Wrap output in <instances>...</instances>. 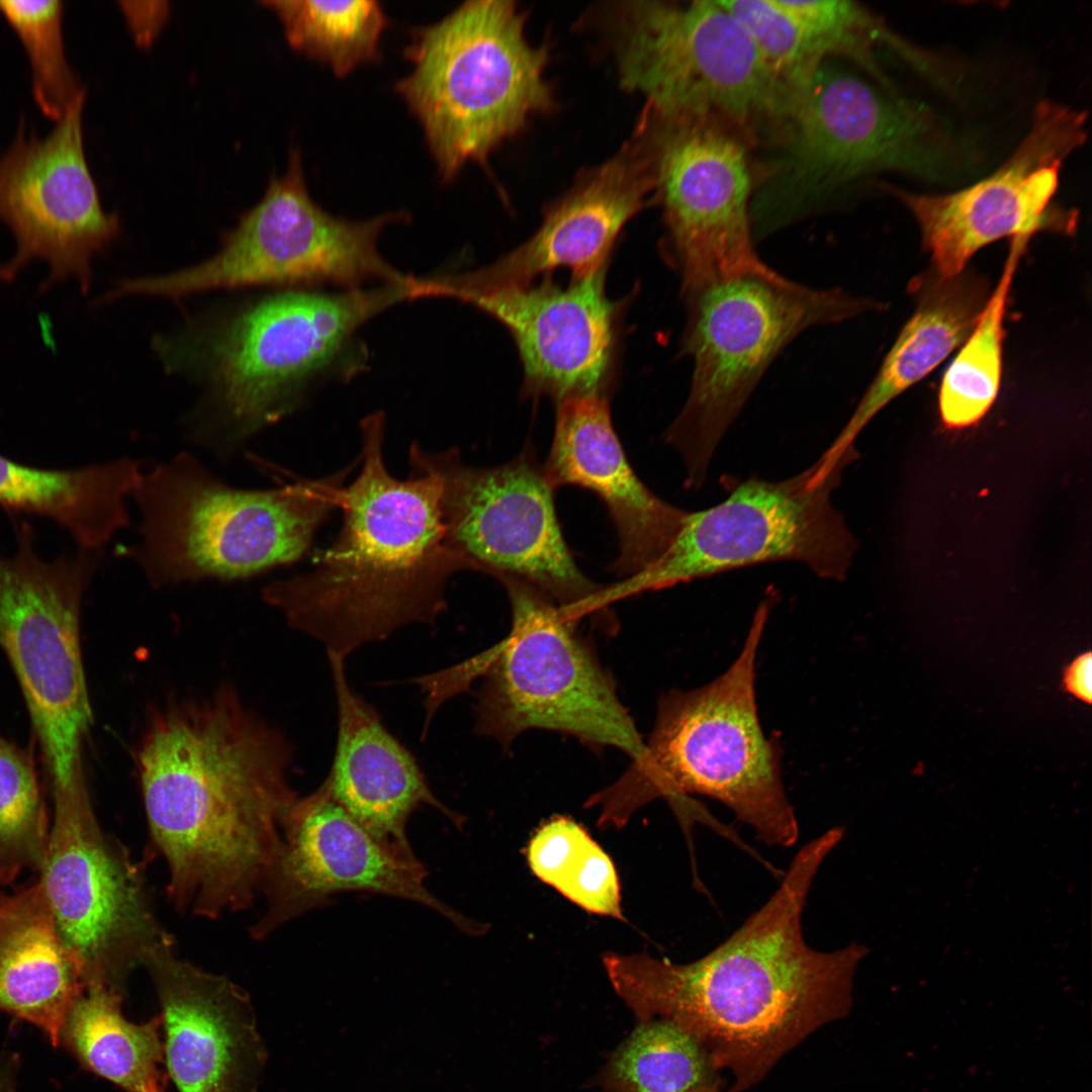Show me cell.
I'll return each instance as SVG.
<instances>
[{
	"label": "cell",
	"instance_id": "obj_22",
	"mask_svg": "<svg viewBox=\"0 0 1092 1092\" xmlns=\"http://www.w3.org/2000/svg\"><path fill=\"white\" fill-rule=\"evenodd\" d=\"M144 968L159 1000L164 1060L178 1091L258 1092L267 1050L249 994L181 960L174 946Z\"/></svg>",
	"mask_w": 1092,
	"mask_h": 1092
},
{
	"label": "cell",
	"instance_id": "obj_21",
	"mask_svg": "<svg viewBox=\"0 0 1092 1092\" xmlns=\"http://www.w3.org/2000/svg\"><path fill=\"white\" fill-rule=\"evenodd\" d=\"M606 269L567 286L541 283L487 288L437 287L434 297L467 302L502 323L524 367V389L567 398L603 394L614 343L616 306L605 290Z\"/></svg>",
	"mask_w": 1092,
	"mask_h": 1092
},
{
	"label": "cell",
	"instance_id": "obj_26",
	"mask_svg": "<svg viewBox=\"0 0 1092 1092\" xmlns=\"http://www.w3.org/2000/svg\"><path fill=\"white\" fill-rule=\"evenodd\" d=\"M916 307L858 401L823 453L839 456L854 446L863 428L894 398L931 373L973 330L987 299L978 276L943 277L932 268L910 284Z\"/></svg>",
	"mask_w": 1092,
	"mask_h": 1092
},
{
	"label": "cell",
	"instance_id": "obj_41",
	"mask_svg": "<svg viewBox=\"0 0 1092 1092\" xmlns=\"http://www.w3.org/2000/svg\"><path fill=\"white\" fill-rule=\"evenodd\" d=\"M0 1092H10L8 1090V1084H3L1 1076H0Z\"/></svg>",
	"mask_w": 1092,
	"mask_h": 1092
},
{
	"label": "cell",
	"instance_id": "obj_25",
	"mask_svg": "<svg viewBox=\"0 0 1092 1092\" xmlns=\"http://www.w3.org/2000/svg\"><path fill=\"white\" fill-rule=\"evenodd\" d=\"M327 655L338 708L336 753L323 783L331 797L380 841L407 852V821L421 806L462 825L463 818L435 796L414 755L353 691L345 659Z\"/></svg>",
	"mask_w": 1092,
	"mask_h": 1092
},
{
	"label": "cell",
	"instance_id": "obj_31",
	"mask_svg": "<svg viewBox=\"0 0 1092 1092\" xmlns=\"http://www.w3.org/2000/svg\"><path fill=\"white\" fill-rule=\"evenodd\" d=\"M265 4L278 16L290 47L339 78L380 55L387 19L377 1L276 0Z\"/></svg>",
	"mask_w": 1092,
	"mask_h": 1092
},
{
	"label": "cell",
	"instance_id": "obj_16",
	"mask_svg": "<svg viewBox=\"0 0 1092 1092\" xmlns=\"http://www.w3.org/2000/svg\"><path fill=\"white\" fill-rule=\"evenodd\" d=\"M40 869L58 932L86 986L123 994L133 971L174 946L143 871L101 831L91 802L54 806Z\"/></svg>",
	"mask_w": 1092,
	"mask_h": 1092
},
{
	"label": "cell",
	"instance_id": "obj_17",
	"mask_svg": "<svg viewBox=\"0 0 1092 1092\" xmlns=\"http://www.w3.org/2000/svg\"><path fill=\"white\" fill-rule=\"evenodd\" d=\"M663 208L666 258L688 294L765 265L754 247L746 139L714 120L644 114Z\"/></svg>",
	"mask_w": 1092,
	"mask_h": 1092
},
{
	"label": "cell",
	"instance_id": "obj_34",
	"mask_svg": "<svg viewBox=\"0 0 1092 1092\" xmlns=\"http://www.w3.org/2000/svg\"><path fill=\"white\" fill-rule=\"evenodd\" d=\"M0 13L27 55L36 105L47 117L59 120L86 92L67 59L63 1L0 0Z\"/></svg>",
	"mask_w": 1092,
	"mask_h": 1092
},
{
	"label": "cell",
	"instance_id": "obj_27",
	"mask_svg": "<svg viewBox=\"0 0 1092 1092\" xmlns=\"http://www.w3.org/2000/svg\"><path fill=\"white\" fill-rule=\"evenodd\" d=\"M63 942L42 885L0 895V1011L61 1042L65 1018L85 988Z\"/></svg>",
	"mask_w": 1092,
	"mask_h": 1092
},
{
	"label": "cell",
	"instance_id": "obj_40",
	"mask_svg": "<svg viewBox=\"0 0 1092 1092\" xmlns=\"http://www.w3.org/2000/svg\"><path fill=\"white\" fill-rule=\"evenodd\" d=\"M692 1092H721V1090H720V1085H716V1086L704 1087V1088H701V1089H698V1090H695V1091H692Z\"/></svg>",
	"mask_w": 1092,
	"mask_h": 1092
},
{
	"label": "cell",
	"instance_id": "obj_10",
	"mask_svg": "<svg viewBox=\"0 0 1092 1092\" xmlns=\"http://www.w3.org/2000/svg\"><path fill=\"white\" fill-rule=\"evenodd\" d=\"M615 36L623 88L661 120H714L747 140L790 117L795 93L719 0L623 4Z\"/></svg>",
	"mask_w": 1092,
	"mask_h": 1092
},
{
	"label": "cell",
	"instance_id": "obj_23",
	"mask_svg": "<svg viewBox=\"0 0 1092 1092\" xmlns=\"http://www.w3.org/2000/svg\"><path fill=\"white\" fill-rule=\"evenodd\" d=\"M655 188L651 147L638 129L611 160L583 174L546 211L535 234L491 265L448 276L454 287L487 288L533 283L557 268L583 278L607 267L608 255L627 221Z\"/></svg>",
	"mask_w": 1092,
	"mask_h": 1092
},
{
	"label": "cell",
	"instance_id": "obj_33",
	"mask_svg": "<svg viewBox=\"0 0 1092 1092\" xmlns=\"http://www.w3.org/2000/svg\"><path fill=\"white\" fill-rule=\"evenodd\" d=\"M533 873L583 909L623 919L620 887L608 854L575 821L544 823L527 848Z\"/></svg>",
	"mask_w": 1092,
	"mask_h": 1092
},
{
	"label": "cell",
	"instance_id": "obj_14",
	"mask_svg": "<svg viewBox=\"0 0 1092 1092\" xmlns=\"http://www.w3.org/2000/svg\"><path fill=\"white\" fill-rule=\"evenodd\" d=\"M94 560L48 562L24 535L0 556V646L16 674L52 787L85 779L83 747L92 722L80 640L82 596Z\"/></svg>",
	"mask_w": 1092,
	"mask_h": 1092
},
{
	"label": "cell",
	"instance_id": "obj_38",
	"mask_svg": "<svg viewBox=\"0 0 1092 1092\" xmlns=\"http://www.w3.org/2000/svg\"><path fill=\"white\" fill-rule=\"evenodd\" d=\"M156 3L152 2L151 7L147 8H135L129 2L121 3L128 23L140 41H150L166 17L167 8L163 7L164 3L160 2L159 6L155 7Z\"/></svg>",
	"mask_w": 1092,
	"mask_h": 1092
},
{
	"label": "cell",
	"instance_id": "obj_12",
	"mask_svg": "<svg viewBox=\"0 0 1092 1092\" xmlns=\"http://www.w3.org/2000/svg\"><path fill=\"white\" fill-rule=\"evenodd\" d=\"M403 218V212L358 221L330 214L311 198L300 154L293 150L286 173L271 181L214 256L170 274L124 280L121 290L176 299L255 285L332 283L356 289L370 280L404 283L408 276L392 268L377 247L382 231Z\"/></svg>",
	"mask_w": 1092,
	"mask_h": 1092
},
{
	"label": "cell",
	"instance_id": "obj_15",
	"mask_svg": "<svg viewBox=\"0 0 1092 1092\" xmlns=\"http://www.w3.org/2000/svg\"><path fill=\"white\" fill-rule=\"evenodd\" d=\"M412 297V280L337 294L268 297L223 325L207 345L219 406L236 437L277 421L305 380L372 316Z\"/></svg>",
	"mask_w": 1092,
	"mask_h": 1092
},
{
	"label": "cell",
	"instance_id": "obj_6",
	"mask_svg": "<svg viewBox=\"0 0 1092 1092\" xmlns=\"http://www.w3.org/2000/svg\"><path fill=\"white\" fill-rule=\"evenodd\" d=\"M397 93L419 121L441 177L482 162L551 105L547 53L526 38L512 1H466L415 32Z\"/></svg>",
	"mask_w": 1092,
	"mask_h": 1092
},
{
	"label": "cell",
	"instance_id": "obj_35",
	"mask_svg": "<svg viewBox=\"0 0 1092 1092\" xmlns=\"http://www.w3.org/2000/svg\"><path fill=\"white\" fill-rule=\"evenodd\" d=\"M47 817L30 760L0 735V883L41 867Z\"/></svg>",
	"mask_w": 1092,
	"mask_h": 1092
},
{
	"label": "cell",
	"instance_id": "obj_11",
	"mask_svg": "<svg viewBox=\"0 0 1092 1092\" xmlns=\"http://www.w3.org/2000/svg\"><path fill=\"white\" fill-rule=\"evenodd\" d=\"M857 458L851 448L821 457L778 481L737 480L721 503L689 512L666 552L644 570L604 585L610 607L651 590L765 562L795 561L831 580L845 578L857 544L831 496L844 469Z\"/></svg>",
	"mask_w": 1092,
	"mask_h": 1092
},
{
	"label": "cell",
	"instance_id": "obj_42",
	"mask_svg": "<svg viewBox=\"0 0 1092 1092\" xmlns=\"http://www.w3.org/2000/svg\"><path fill=\"white\" fill-rule=\"evenodd\" d=\"M151 1092H164V1091H163V1087H162V1086H160V1087H158V1088L154 1089V1090H153V1091H151Z\"/></svg>",
	"mask_w": 1092,
	"mask_h": 1092
},
{
	"label": "cell",
	"instance_id": "obj_4",
	"mask_svg": "<svg viewBox=\"0 0 1092 1092\" xmlns=\"http://www.w3.org/2000/svg\"><path fill=\"white\" fill-rule=\"evenodd\" d=\"M770 604L757 608L743 647L730 667L708 685L672 690L658 702L641 755L612 785L587 800L599 824L623 826L655 799L681 816L700 812L689 796L724 804L770 846L796 843L799 824L787 798L778 746L761 727L755 700V660Z\"/></svg>",
	"mask_w": 1092,
	"mask_h": 1092
},
{
	"label": "cell",
	"instance_id": "obj_9",
	"mask_svg": "<svg viewBox=\"0 0 1092 1092\" xmlns=\"http://www.w3.org/2000/svg\"><path fill=\"white\" fill-rule=\"evenodd\" d=\"M511 604L508 636L458 664L477 693L475 732L503 746L530 729L572 736L592 747H614L637 759L644 740L615 681L577 623L544 594L511 576L495 577Z\"/></svg>",
	"mask_w": 1092,
	"mask_h": 1092
},
{
	"label": "cell",
	"instance_id": "obj_3",
	"mask_svg": "<svg viewBox=\"0 0 1092 1092\" xmlns=\"http://www.w3.org/2000/svg\"><path fill=\"white\" fill-rule=\"evenodd\" d=\"M361 437V470L338 490L343 524L335 541L312 570L262 593L292 629L343 659L407 625L436 623L447 609L449 579L473 570L448 537L439 476L389 473L382 414L362 421Z\"/></svg>",
	"mask_w": 1092,
	"mask_h": 1092
},
{
	"label": "cell",
	"instance_id": "obj_20",
	"mask_svg": "<svg viewBox=\"0 0 1092 1092\" xmlns=\"http://www.w3.org/2000/svg\"><path fill=\"white\" fill-rule=\"evenodd\" d=\"M414 852L380 841L322 784L295 800L285 815L274 858L261 891L265 911L251 927L263 939L286 922L331 902L343 892H369L421 904L461 931L484 927L435 896Z\"/></svg>",
	"mask_w": 1092,
	"mask_h": 1092
},
{
	"label": "cell",
	"instance_id": "obj_5",
	"mask_svg": "<svg viewBox=\"0 0 1092 1092\" xmlns=\"http://www.w3.org/2000/svg\"><path fill=\"white\" fill-rule=\"evenodd\" d=\"M349 471L245 489L181 452L143 473L131 495L141 513L140 537L124 553L156 588L242 579L290 564L338 508Z\"/></svg>",
	"mask_w": 1092,
	"mask_h": 1092
},
{
	"label": "cell",
	"instance_id": "obj_37",
	"mask_svg": "<svg viewBox=\"0 0 1092 1092\" xmlns=\"http://www.w3.org/2000/svg\"><path fill=\"white\" fill-rule=\"evenodd\" d=\"M796 18L824 60L844 56L876 71L872 49L883 29L851 1L780 0Z\"/></svg>",
	"mask_w": 1092,
	"mask_h": 1092
},
{
	"label": "cell",
	"instance_id": "obj_32",
	"mask_svg": "<svg viewBox=\"0 0 1092 1092\" xmlns=\"http://www.w3.org/2000/svg\"><path fill=\"white\" fill-rule=\"evenodd\" d=\"M599 1083L604 1092H692L720 1085L702 1043L664 1019L641 1022L612 1055Z\"/></svg>",
	"mask_w": 1092,
	"mask_h": 1092
},
{
	"label": "cell",
	"instance_id": "obj_18",
	"mask_svg": "<svg viewBox=\"0 0 1092 1092\" xmlns=\"http://www.w3.org/2000/svg\"><path fill=\"white\" fill-rule=\"evenodd\" d=\"M81 94L44 136L23 121L0 156V220L16 251L0 266L11 281L30 261L48 263L42 290L69 277L88 291L92 258L118 236V217L104 211L85 154Z\"/></svg>",
	"mask_w": 1092,
	"mask_h": 1092
},
{
	"label": "cell",
	"instance_id": "obj_13",
	"mask_svg": "<svg viewBox=\"0 0 1092 1092\" xmlns=\"http://www.w3.org/2000/svg\"><path fill=\"white\" fill-rule=\"evenodd\" d=\"M410 461L413 470H430L441 479L448 537L474 571L526 581L575 622H607L596 605L603 584L576 564L555 512L554 489L532 446L488 468L466 464L453 448L433 453L416 444Z\"/></svg>",
	"mask_w": 1092,
	"mask_h": 1092
},
{
	"label": "cell",
	"instance_id": "obj_29",
	"mask_svg": "<svg viewBox=\"0 0 1092 1092\" xmlns=\"http://www.w3.org/2000/svg\"><path fill=\"white\" fill-rule=\"evenodd\" d=\"M122 996L102 985L85 986L68 1011L61 1040L86 1068L123 1091L151 1092L162 1086L161 1019L127 1020Z\"/></svg>",
	"mask_w": 1092,
	"mask_h": 1092
},
{
	"label": "cell",
	"instance_id": "obj_1",
	"mask_svg": "<svg viewBox=\"0 0 1092 1092\" xmlns=\"http://www.w3.org/2000/svg\"><path fill=\"white\" fill-rule=\"evenodd\" d=\"M843 835L836 826L805 843L766 903L701 959L603 958L613 988L641 1022L664 1019L694 1035L714 1067L733 1075L729 1092L759 1083L809 1035L850 1012L869 947L817 950L802 928L813 881Z\"/></svg>",
	"mask_w": 1092,
	"mask_h": 1092
},
{
	"label": "cell",
	"instance_id": "obj_8",
	"mask_svg": "<svg viewBox=\"0 0 1092 1092\" xmlns=\"http://www.w3.org/2000/svg\"><path fill=\"white\" fill-rule=\"evenodd\" d=\"M778 169L751 201L754 240L831 203L882 171L934 176L946 170L949 138L927 111L827 60L795 95Z\"/></svg>",
	"mask_w": 1092,
	"mask_h": 1092
},
{
	"label": "cell",
	"instance_id": "obj_7",
	"mask_svg": "<svg viewBox=\"0 0 1092 1092\" xmlns=\"http://www.w3.org/2000/svg\"><path fill=\"white\" fill-rule=\"evenodd\" d=\"M681 348L693 374L687 400L665 433L686 485L705 481L715 451L777 356L801 333L879 307L841 288H814L764 265L688 294Z\"/></svg>",
	"mask_w": 1092,
	"mask_h": 1092
},
{
	"label": "cell",
	"instance_id": "obj_19",
	"mask_svg": "<svg viewBox=\"0 0 1092 1092\" xmlns=\"http://www.w3.org/2000/svg\"><path fill=\"white\" fill-rule=\"evenodd\" d=\"M1085 123V112L1041 101L1027 135L987 178L938 195L893 188L919 225L932 269L953 277L979 250L1002 238L1073 232L1075 211L1057 208L1053 198L1065 160L1086 140Z\"/></svg>",
	"mask_w": 1092,
	"mask_h": 1092
},
{
	"label": "cell",
	"instance_id": "obj_24",
	"mask_svg": "<svg viewBox=\"0 0 1092 1092\" xmlns=\"http://www.w3.org/2000/svg\"><path fill=\"white\" fill-rule=\"evenodd\" d=\"M543 471L554 490L579 486L605 504L619 541L612 569L622 578L659 559L689 513L661 499L635 473L602 394L571 397L557 404L553 441Z\"/></svg>",
	"mask_w": 1092,
	"mask_h": 1092
},
{
	"label": "cell",
	"instance_id": "obj_39",
	"mask_svg": "<svg viewBox=\"0 0 1092 1092\" xmlns=\"http://www.w3.org/2000/svg\"><path fill=\"white\" fill-rule=\"evenodd\" d=\"M1064 687L1076 698L1091 704L1092 697V655L1090 652L1078 656L1064 673Z\"/></svg>",
	"mask_w": 1092,
	"mask_h": 1092
},
{
	"label": "cell",
	"instance_id": "obj_28",
	"mask_svg": "<svg viewBox=\"0 0 1092 1092\" xmlns=\"http://www.w3.org/2000/svg\"><path fill=\"white\" fill-rule=\"evenodd\" d=\"M143 472L129 458L71 470H44L0 456V504L53 519L93 552L129 525L127 498Z\"/></svg>",
	"mask_w": 1092,
	"mask_h": 1092
},
{
	"label": "cell",
	"instance_id": "obj_30",
	"mask_svg": "<svg viewBox=\"0 0 1092 1092\" xmlns=\"http://www.w3.org/2000/svg\"><path fill=\"white\" fill-rule=\"evenodd\" d=\"M1030 239L1011 240L999 281L970 335L946 368L939 387L938 410L948 430L978 424L994 403L1000 388L1004 317L1019 260Z\"/></svg>",
	"mask_w": 1092,
	"mask_h": 1092
},
{
	"label": "cell",
	"instance_id": "obj_36",
	"mask_svg": "<svg viewBox=\"0 0 1092 1092\" xmlns=\"http://www.w3.org/2000/svg\"><path fill=\"white\" fill-rule=\"evenodd\" d=\"M719 2L746 29L772 74L795 94L825 61L780 0Z\"/></svg>",
	"mask_w": 1092,
	"mask_h": 1092
},
{
	"label": "cell",
	"instance_id": "obj_2",
	"mask_svg": "<svg viewBox=\"0 0 1092 1092\" xmlns=\"http://www.w3.org/2000/svg\"><path fill=\"white\" fill-rule=\"evenodd\" d=\"M291 756L283 734L229 689L169 705L151 721L138 770L177 910L214 919L251 906L298 797Z\"/></svg>",
	"mask_w": 1092,
	"mask_h": 1092
}]
</instances>
